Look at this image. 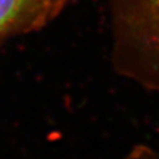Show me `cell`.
Returning <instances> with one entry per match:
<instances>
[{
  "mask_svg": "<svg viewBox=\"0 0 159 159\" xmlns=\"http://www.w3.org/2000/svg\"><path fill=\"white\" fill-rule=\"evenodd\" d=\"M119 44L132 49L133 74L159 87V0H113ZM127 57V58H128ZM125 58V59H127Z\"/></svg>",
  "mask_w": 159,
  "mask_h": 159,
  "instance_id": "1",
  "label": "cell"
},
{
  "mask_svg": "<svg viewBox=\"0 0 159 159\" xmlns=\"http://www.w3.org/2000/svg\"><path fill=\"white\" fill-rule=\"evenodd\" d=\"M64 0H0V39L28 33L50 21Z\"/></svg>",
  "mask_w": 159,
  "mask_h": 159,
  "instance_id": "2",
  "label": "cell"
}]
</instances>
